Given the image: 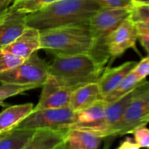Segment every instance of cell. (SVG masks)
Masks as SVG:
<instances>
[{"label": "cell", "instance_id": "cell-35", "mask_svg": "<svg viewBox=\"0 0 149 149\" xmlns=\"http://www.w3.org/2000/svg\"><path fill=\"white\" fill-rule=\"evenodd\" d=\"M62 145H63V144H62ZM62 145H61V146H59V147H58V148H57L56 149H63Z\"/></svg>", "mask_w": 149, "mask_h": 149}, {"label": "cell", "instance_id": "cell-13", "mask_svg": "<svg viewBox=\"0 0 149 149\" xmlns=\"http://www.w3.org/2000/svg\"><path fill=\"white\" fill-rule=\"evenodd\" d=\"M40 45L39 31L34 28L27 26L17 39L1 48L7 52L26 59L33 52L40 49Z\"/></svg>", "mask_w": 149, "mask_h": 149}, {"label": "cell", "instance_id": "cell-33", "mask_svg": "<svg viewBox=\"0 0 149 149\" xmlns=\"http://www.w3.org/2000/svg\"><path fill=\"white\" fill-rule=\"evenodd\" d=\"M143 124L145 125H146L147 124L149 123V113H148L146 116H144L143 119Z\"/></svg>", "mask_w": 149, "mask_h": 149}, {"label": "cell", "instance_id": "cell-37", "mask_svg": "<svg viewBox=\"0 0 149 149\" xmlns=\"http://www.w3.org/2000/svg\"><path fill=\"white\" fill-rule=\"evenodd\" d=\"M147 149H149V148H147Z\"/></svg>", "mask_w": 149, "mask_h": 149}, {"label": "cell", "instance_id": "cell-24", "mask_svg": "<svg viewBox=\"0 0 149 149\" xmlns=\"http://www.w3.org/2000/svg\"><path fill=\"white\" fill-rule=\"evenodd\" d=\"M130 18L135 23H141L149 29V6L133 7Z\"/></svg>", "mask_w": 149, "mask_h": 149}, {"label": "cell", "instance_id": "cell-26", "mask_svg": "<svg viewBox=\"0 0 149 149\" xmlns=\"http://www.w3.org/2000/svg\"><path fill=\"white\" fill-rule=\"evenodd\" d=\"M101 8L132 9V0H96Z\"/></svg>", "mask_w": 149, "mask_h": 149}, {"label": "cell", "instance_id": "cell-9", "mask_svg": "<svg viewBox=\"0 0 149 149\" xmlns=\"http://www.w3.org/2000/svg\"><path fill=\"white\" fill-rule=\"evenodd\" d=\"M71 92L72 90L60 84L53 77L49 74L42 86L39 102L33 108V111L68 106Z\"/></svg>", "mask_w": 149, "mask_h": 149}, {"label": "cell", "instance_id": "cell-25", "mask_svg": "<svg viewBox=\"0 0 149 149\" xmlns=\"http://www.w3.org/2000/svg\"><path fill=\"white\" fill-rule=\"evenodd\" d=\"M135 142L140 148H149V129L146 126L137 128L132 133Z\"/></svg>", "mask_w": 149, "mask_h": 149}, {"label": "cell", "instance_id": "cell-30", "mask_svg": "<svg viewBox=\"0 0 149 149\" xmlns=\"http://www.w3.org/2000/svg\"><path fill=\"white\" fill-rule=\"evenodd\" d=\"M11 2L13 0H0V17L7 11Z\"/></svg>", "mask_w": 149, "mask_h": 149}, {"label": "cell", "instance_id": "cell-21", "mask_svg": "<svg viewBox=\"0 0 149 149\" xmlns=\"http://www.w3.org/2000/svg\"><path fill=\"white\" fill-rule=\"evenodd\" d=\"M59 0H15L10 7L26 15L36 13Z\"/></svg>", "mask_w": 149, "mask_h": 149}, {"label": "cell", "instance_id": "cell-19", "mask_svg": "<svg viewBox=\"0 0 149 149\" xmlns=\"http://www.w3.org/2000/svg\"><path fill=\"white\" fill-rule=\"evenodd\" d=\"M35 130L15 128L0 138V149H23L29 142Z\"/></svg>", "mask_w": 149, "mask_h": 149}, {"label": "cell", "instance_id": "cell-20", "mask_svg": "<svg viewBox=\"0 0 149 149\" xmlns=\"http://www.w3.org/2000/svg\"><path fill=\"white\" fill-rule=\"evenodd\" d=\"M146 81V79H141L132 71H131L114 90L106 95L103 99L107 103H113L127 95Z\"/></svg>", "mask_w": 149, "mask_h": 149}, {"label": "cell", "instance_id": "cell-7", "mask_svg": "<svg viewBox=\"0 0 149 149\" xmlns=\"http://www.w3.org/2000/svg\"><path fill=\"white\" fill-rule=\"evenodd\" d=\"M148 85L149 81L144 85L139 93L132 97L124 112L122 119L115 128L112 137L122 136L133 133L137 128L146 126L143 122V119L149 113V108L146 103L141 98L140 93Z\"/></svg>", "mask_w": 149, "mask_h": 149}, {"label": "cell", "instance_id": "cell-32", "mask_svg": "<svg viewBox=\"0 0 149 149\" xmlns=\"http://www.w3.org/2000/svg\"><path fill=\"white\" fill-rule=\"evenodd\" d=\"M132 4L133 7L149 6V0H132Z\"/></svg>", "mask_w": 149, "mask_h": 149}, {"label": "cell", "instance_id": "cell-31", "mask_svg": "<svg viewBox=\"0 0 149 149\" xmlns=\"http://www.w3.org/2000/svg\"><path fill=\"white\" fill-rule=\"evenodd\" d=\"M140 96L146 103L149 108V85L140 93Z\"/></svg>", "mask_w": 149, "mask_h": 149}, {"label": "cell", "instance_id": "cell-27", "mask_svg": "<svg viewBox=\"0 0 149 149\" xmlns=\"http://www.w3.org/2000/svg\"><path fill=\"white\" fill-rule=\"evenodd\" d=\"M135 24L138 30V39L149 55V29L141 23Z\"/></svg>", "mask_w": 149, "mask_h": 149}, {"label": "cell", "instance_id": "cell-22", "mask_svg": "<svg viewBox=\"0 0 149 149\" xmlns=\"http://www.w3.org/2000/svg\"><path fill=\"white\" fill-rule=\"evenodd\" d=\"M25 58L0 48V73L13 69L24 62Z\"/></svg>", "mask_w": 149, "mask_h": 149}, {"label": "cell", "instance_id": "cell-28", "mask_svg": "<svg viewBox=\"0 0 149 149\" xmlns=\"http://www.w3.org/2000/svg\"><path fill=\"white\" fill-rule=\"evenodd\" d=\"M132 71L143 79L149 76V55L138 63Z\"/></svg>", "mask_w": 149, "mask_h": 149}, {"label": "cell", "instance_id": "cell-16", "mask_svg": "<svg viewBox=\"0 0 149 149\" xmlns=\"http://www.w3.org/2000/svg\"><path fill=\"white\" fill-rule=\"evenodd\" d=\"M67 131L68 130H36L23 149H56L63 143Z\"/></svg>", "mask_w": 149, "mask_h": 149}, {"label": "cell", "instance_id": "cell-36", "mask_svg": "<svg viewBox=\"0 0 149 149\" xmlns=\"http://www.w3.org/2000/svg\"><path fill=\"white\" fill-rule=\"evenodd\" d=\"M15 1V0H13V1Z\"/></svg>", "mask_w": 149, "mask_h": 149}, {"label": "cell", "instance_id": "cell-15", "mask_svg": "<svg viewBox=\"0 0 149 149\" xmlns=\"http://www.w3.org/2000/svg\"><path fill=\"white\" fill-rule=\"evenodd\" d=\"M101 99L103 96L98 83H90L71 92L69 106L76 113L90 107Z\"/></svg>", "mask_w": 149, "mask_h": 149}, {"label": "cell", "instance_id": "cell-6", "mask_svg": "<svg viewBox=\"0 0 149 149\" xmlns=\"http://www.w3.org/2000/svg\"><path fill=\"white\" fill-rule=\"evenodd\" d=\"M74 112L70 106L33 111L15 128L36 130H68L74 122Z\"/></svg>", "mask_w": 149, "mask_h": 149}, {"label": "cell", "instance_id": "cell-29", "mask_svg": "<svg viewBox=\"0 0 149 149\" xmlns=\"http://www.w3.org/2000/svg\"><path fill=\"white\" fill-rule=\"evenodd\" d=\"M139 146L135 142V141L130 138H127L119 145L117 149H140Z\"/></svg>", "mask_w": 149, "mask_h": 149}, {"label": "cell", "instance_id": "cell-11", "mask_svg": "<svg viewBox=\"0 0 149 149\" xmlns=\"http://www.w3.org/2000/svg\"><path fill=\"white\" fill-rule=\"evenodd\" d=\"M107 104V102L101 99L90 107L74 113V122L69 129L79 130L95 135L104 120Z\"/></svg>", "mask_w": 149, "mask_h": 149}, {"label": "cell", "instance_id": "cell-1", "mask_svg": "<svg viewBox=\"0 0 149 149\" xmlns=\"http://www.w3.org/2000/svg\"><path fill=\"white\" fill-rule=\"evenodd\" d=\"M101 7L96 0H59L26 16L28 27L39 31L68 26H89Z\"/></svg>", "mask_w": 149, "mask_h": 149}, {"label": "cell", "instance_id": "cell-4", "mask_svg": "<svg viewBox=\"0 0 149 149\" xmlns=\"http://www.w3.org/2000/svg\"><path fill=\"white\" fill-rule=\"evenodd\" d=\"M132 9L101 8L91 17L89 23L92 39L89 55L101 68L110 61L108 40L113 31L130 16Z\"/></svg>", "mask_w": 149, "mask_h": 149}, {"label": "cell", "instance_id": "cell-14", "mask_svg": "<svg viewBox=\"0 0 149 149\" xmlns=\"http://www.w3.org/2000/svg\"><path fill=\"white\" fill-rule=\"evenodd\" d=\"M137 63L138 62L135 61H128L115 68H106L103 71L97 81L103 98L122 82Z\"/></svg>", "mask_w": 149, "mask_h": 149}, {"label": "cell", "instance_id": "cell-12", "mask_svg": "<svg viewBox=\"0 0 149 149\" xmlns=\"http://www.w3.org/2000/svg\"><path fill=\"white\" fill-rule=\"evenodd\" d=\"M27 15L9 7L0 17V48L13 42L26 29Z\"/></svg>", "mask_w": 149, "mask_h": 149}, {"label": "cell", "instance_id": "cell-3", "mask_svg": "<svg viewBox=\"0 0 149 149\" xmlns=\"http://www.w3.org/2000/svg\"><path fill=\"white\" fill-rule=\"evenodd\" d=\"M40 49L55 56L89 54L92 39L89 26H68L39 31Z\"/></svg>", "mask_w": 149, "mask_h": 149}, {"label": "cell", "instance_id": "cell-18", "mask_svg": "<svg viewBox=\"0 0 149 149\" xmlns=\"http://www.w3.org/2000/svg\"><path fill=\"white\" fill-rule=\"evenodd\" d=\"M33 103L9 106L0 113V133L15 129L33 110Z\"/></svg>", "mask_w": 149, "mask_h": 149}, {"label": "cell", "instance_id": "cell-2", "mask_svg": "<svg viewBox=\"0 0 149 149\" xmlns=\"http://www.w3.org/2000/svg\"><path fill=\"white\" fill-rule=\"evenodd\" d=\"M103 68L89 54L55 56L49 65V75L70 90L97 82Z\"/></svg>", "mask_w": 149, "mask_h": 149}, {"label": "cell", "instance_id": "cell-8", "mask_svg": "<svg viewBox=\"0 0 149 149\" xmlns=\"http://www.w3.org/2000/svg\"><path fill=\"white\" fill-rule=\"evenodd\" d=\"M138 40L136 24L130 16L124 20L111 34L108 40V51L110 59L121 56L127 49H135Z\"/></svg>", "mask_w": 149, "mask_h": 149}, {"label": "cell", "instance_id": "cell-5", "mask_svg": "<svg viewBox=\"0 0 149 149\" xmlns=\"http://www.w3.org/2000/svg\"><path fill=\"white\" fill-rule=\"evenodd\" d=\"M49 64L33 52L24 62L13 69L0 73V84L28 86L33 89L43 86L49 76Z\"/></svg>", "mask_w": 149, "mask_h": 149}, {"label": "cell", "instance_id": "cell-17", "mask_svg": "<svg viewBox=\"0 0 149 149\" xmlns=\"http://www.w3.org/2000/svg\"><path fill=\"white\" fill-rule=\"evenodd\" d=\"M103 139L90 132L68 129L62 147L63 149H99Z\"/></svg>", "mask_w": 149, "mask_h": 149}, {"label": "cell", "instance_id": "cell-23", "mask_svg": "<svg viewBox=\"0 0 149 149\" xmlns=\"http://www.w3.org/2000/svg\"><path fill=\"white\" fill-rule=\"evenodd\" d=\"M32 87L28 86H19L11 84H2L0 86V106H6L4 101L13 96L21 94L28 90H32Z\"/></svg>", "mask_w": 149, "mask_h": 149}, {"label": "cell", "instance_id": "cell-10", "mask_svg": "<svg viewBox=\"0 0 149 149\" xmlns=\"http://www.w3.org/2000/svg\"><path fill=\"white\" fill-rule=\"evenodd\" d=\"M148 81H146L141 86L137 87L132 92L122 97L119 100L113 103H108L105 111V118L103 124L98 132L95 135L100 137L102 138H106L112 137L115 128L122 119L124 112L126 110L130 102L132 97L139 93L141 89L144 87Z\"/></svg>", "mask_w": 149, "mask_h": 149}, {"label": "cell", "instance_id": "cell-34", "mask_svg": "<svg viewBox=\"0 0 149 149\" xmlns=\"http://www.w3.org/2000/svg\"><path fill=\"white\" fill-rule=\"evenodd\" d=\"M5 133H6V132H1V133H0V138H1V137H2L3 135H4Z\"/></svg>", "mask_w": 149, "mask_h": 149}]
</instances>
